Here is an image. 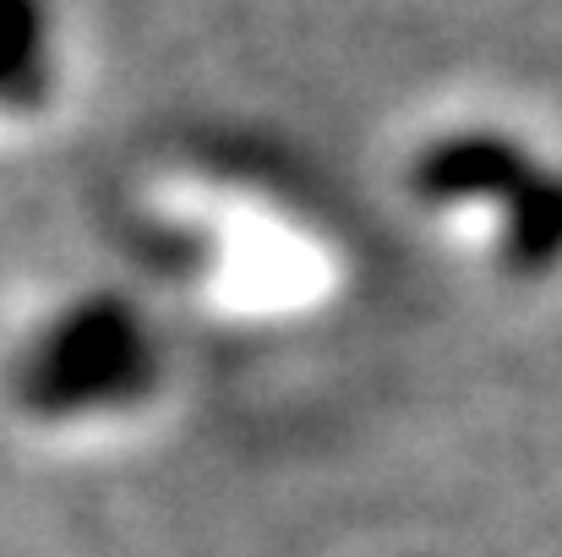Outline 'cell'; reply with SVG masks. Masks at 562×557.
I'll return each instance as SVG.
<instances>
[{
	"mask_svg": "<svg viewBox=\"0 0 562 557\" xmlns=\"http://www.w3.org/2000/svg\"><path fill=\"white\" fill-rule=\"evenodd\" d=\"M143 213L181 263L191 307L213 328H317L356 285L339 230L262 176L176 159L143 181Z\"/></svg>",
	"mask_w": 562,
	"mask_h": 557,
	"instance_id": "6da1fadb",
	"label": "cell"
},
{
	"mask_svg": "<svg viewBox=\"0 0 562 557\" xmlns=\"http://www.w3.org/2000/svg\"><path fill=\"white\" fill-rule=\"evenodd\" d=\"M409 219L481 274L562 268V148L519 115H431L398 159Z\"/></svg>",
	"mask_w": 562,
	"mask_h": 557,
	"instance_id": "7a4b0ae2",
	"label": "cell"
}]
</instances>
